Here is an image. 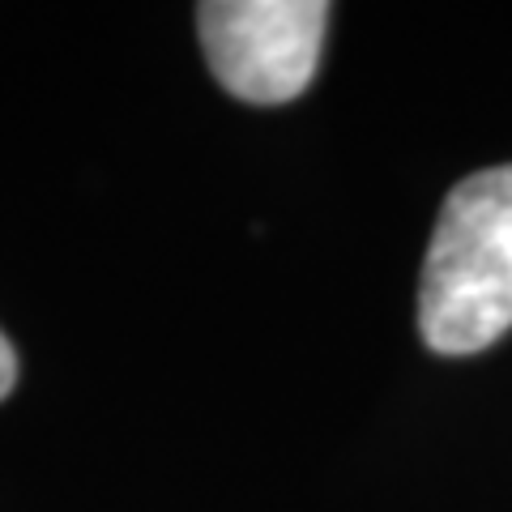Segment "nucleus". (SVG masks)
<instances>
[{
    "mask_svg": "<svg viewBox=\"0 0 512 512\" xmlns=\"http://www.w3.org/2000/svg\"><path fill=\"white\" fill-rule=\"evenodd\" d=\"M512 329V163L466 175L440 205L419 282L436 355H478Z\"/></svg>",
    "mask_w": 512,
    "mask_h": 512,
    "instance_id": "nucleus-1",
    "label": "nucleus"
},
{
    "mask_svg": "<svg viewBox=\"0 0 512 512\" xmlns=\"http://www.w3.org/2000/svg\"><path fill=\"white\" fill-rule=\"evenodd\" d=\"M325 26V0H210L197 9L205 60L244 103H286L308 90Z\"/></svg>",
    "mask_w": 512,
    "mask_h": 512,
    "instance_id": "nucleus-2",
    "label": "nucleus"
},
{
    "mask_svg": "<svg viewBox=\"0 0 512 512\" xmlns=\"http://www.w3.org/2000/svg\"><path fill=\"white\" fill-rule=\"evenodd\" d=\"M13 380H18V355H13V346H9L5 333H0V397L13 389Z\"/></svg>",
    "mask_w": 512,
    "mask_h": 512,
    "instance_id": "nucleus-3",
    "label": "nucleus"
}]
</instances>
